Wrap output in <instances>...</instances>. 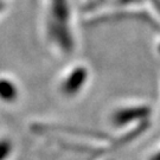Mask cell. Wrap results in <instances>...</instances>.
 <instances>
[{
  "mask_svg": "<svg viewBox=\"0 0 160 160\" xmlns=\"http://www.w3.org/2000/svg\"><path fill=\"white\" fill-rule=\"evenodd\" d=\"M90 74L87 67L77 64L67 69L59 77L58 92L65 100H74L84 92L89 83Z\"/></svg>",
  "mask_w": 160,
  "mask_h": 160,
  "instance_id": "cell-1",
  "label": "cell"
},
{
  "mask_svg": "<svg viewBox=\"0 0 160 160\" xmlns=\"http://www.w3.org/2000/svg\"><path fill=\"white\" fill-rule=\"evenodd\" d=\"M149 160H160V148L157 152H153V154L151 155V159Z\"/></svg>",
  "mask_w": 160,
  "mask_h": 160,
  "instance_id": "cell-2",
  "label": "cell"
}]
</instances>
